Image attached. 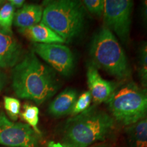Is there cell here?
Wrapping results in <instances>:
<instances>
[{
    "instance_id": "obj_1",
    "label": "cell",
    "mask_w": 147,
    "mask_h": 147,
    "mask_svg": "<svg viewBox=\"0 0 147 147\" xmlns=\"http://www.w3.org/2000/svg\"><path fill=\"white\" fill-rule=\"evenodd\" d=\"M60 84L55 70L27 53L12 70V87L18 97L32 100L38 105L52 97Z\"/></svg>"
},
{
    "instance_id": "obj_2",
    "label": "cell",
    "mask_w": 147,
    "mask_h": 147,
    "mask_svg": "<svg viewBox=\"0 0 147 147\" xmlns=\"http://www.w3.org/2000/svg\"><path fill=\"white\" fill-rule=\"evenodd\" d=\"M115 120L96 106L66 121L63 131V144L67 147H89L105 140L115 128Z\"/></svg>"
},
{
    "instance_id": "obj_3",
    "label": "cell",
    "mask_w": 147,
    "mask_h": 147,
    "mask_svg": "<svg viewBox=\"0 0 147 147\" xmlns=\"http://www.w3.org/2000/svg\"><path fill=\"white\" fill-rule=\"evenodd\" d=\"M91 64L119 80L129 78L131 68L125 51L113 32L105 25L92 38L89 47Z\"/></svg>"
},
{
    "instance_id": "obj_4",
    "label": "cell",
    "mask_w": 147,
    "mask_h": 147,
    "mask_svg": "<svg viewBox=\"0 0 147 147\" xmlns=\"http://www.w3.org/2000/svg\"><path fill=\"white\" fill-rule=\"evenodd\" d=\"M85 8L76 0H57L43 9L41 23L47 25L67 42L76 39L85 25Z\"/></svg>"
},
{
    "instance_id": "obj_5",
    "label": "cell",
    "mask_w": 147,
    "mask_h": 147,
    "mask_svg": "<svg viewBox=\"0 0 147 147\" xmlns=\"http://www.w3.org/2000/svg\"><path fill=\"white\" fill-rule=\"evenodd\" d=\"M106 103L113 119L123 125L147 117V89L134 82L118 86Z\"/></svg>"
},
{
    "instance_id": "obj_6",
    "label": "cell",
    "mask_w": 147,
    "mask_h": 147,
    "mask_svg": "<svg viewBox=\"0 0 147 147\" xmlns=\"http://www.w3.org/2000/svg\"><path fill=\"white\" fill-rule=\"evenodd\" d=\"M134 1L131 0H105L103 16L105 26L117 35L124 45L130 40V29Z\"/></svg>"
},
{
    "instance_id": "obj_7",
    "label": "cell",
    "mask_w": 147,
    "mask_h": 147,
    "mask_svg": "<svg viewBox=\"0 0 147 147\" xmlns=\"http://www.w3.org/2000/svg\"><path fill=\"white\" fill-rule=\"evenodd\" d=\"M39 136L27 123H14L0 112V144L8 147H39Z\"/></svg>"
},
{
    "instance_id": "obj_8",
    "label": "cell",
    "mask_w": 147,
    "mask_h": 147,
    "mask_svg": "<svg viewBox=\"0 0 147 147\" xmlns=\"http://www.w3.org/2000/svg\"><path fill=\"white\" fill-rule=\"evenodd\" d=\"M33 51L62 76L72 74L75 67V58L72 51L63 44H36Z\"/></svg>"
},
{
    "instance_id": "obj_9",
    "label": "cell",
    "mask_w": 147,
    "mask_h": 147,
    "mask_svg": "<svg viewBox=\"0 0 147 147\" xmlns=\"http://www.w3.org/2000/svg\"><path fill=\"white\" fill-rule=\"evenodd\" d=\"M87 80L89 91L96 105L107 102L119 86L115 82L103 78L91 63L88 64L87 67Z\"/></svg>"
},
{
    "instance_id": "obj_10",
    "label": "cell",
    "mask_w": 147,
    "mask_h": 147,
    "mask_svg": "<svg viewBox=\"0 0 147 147\" xmlns=\"http://www.w3.org/2000/svg\"><path fill=\"white\" fill-rule=\"evenodd\" d=\"M23 49L12 32L0 27V68L14 67L22 59Z\"/></svg>"
},
{
    "instance_id": "obj_11",
    "label": "cell",
    "mask_w": 147,
    "mask_h": 147,
    "mask_svg": "<svg viewBox=\"0 0 147 147\" xmlns=\"http://www.w3.org/2000/svg\"><path fill=\"white\" fill-rule=\"evenodd\" d=\"M23 36L36 44H64L66 42L54 31L40 22V23L27 28L18 29Z\"/></svg>"
},
{
    "instance_id": "obj_12",
    "label": "cell",
    "mask_w": 147,
    "mask_h": 147,
    "mask_svg": "<svg viewBox=\"0 0 147 147\" xmlns=\"http://www.w3.org/2000/svg\"><path fill=\"white\" fill-rule=\"evenodd\" d=\"M78 97V92L76 90L71 88L65 89L51 103L48 112L54 117L70 115Z\"/></svg>"
},
{
    "instance_id": "obj_13",
    "label": "cell",
    "mask_w": 147,
    "mask_h": 147,
    "mask_svg": "<svg viewBox=\"0 0 147 147\" xmlns=\"http://www.w3.org/2000/svg\"><path fill=\"white\" fill-rule=\"evenodd\" d=\"M42 14V5L34 3L25 4L15 13L13 23L18 29L34 26L41 22Z\"/></svg>"
},
{
    "instance_id": "obj_14",
    "label": "cell",
    "mask_w": 147,
    "mask_h": 147,
    "mask_svg": "<svg viewBox=\"0 0 147 147\" xmlns=\"http://www.w3.org/2000/svg\"><path fill=\"white\" fill-rule=\"evenodd\" d=\"M129 142L133 147H147V117L127 126Z\"/></svg>"
},
{
    "instance_id": "obj_15",
    "label": "cell",
    "mask_w": 147,
    "mask_h": 147,
    "mask_svg": "<svg viewBox=\"0 0 147 147\" xmlns=\"http://www.w3.org/2000/svg\"><path fill=\"white\" fill-rule=\"evenodd\" d=\"M23 109L24 111L20 114L21 117L36 131V134L40 136L41 131L38 127L39 123V108L29 104H25L23 105Z\"/></svg>"
},
{
    "instance_id": "obj_16",
    "label": "cell",
    "mask_w": 147,
    "mask_h": 147,
    "mask_svg": "<svg viewBox=\"0 0 147 147\" xmlns=\"http://www.w3.org/2000/svg\"><path fill=\"white\" fill-rule=\"evenodd\" d=\"M15 8L10 3H5L0 9V27L8 32H12Z\"/></svg>"
},
{
    "instance_id": "obj_17",
    "label": "cell",
    "mask_w": 147,
    "mask_h": 147,
    "mask_svg": "<svg viewBox=\"0 0 147 147\" xmlns=\"http://www.w3.org/2000/svg\"><path fill=\"white\" fill-rule=\"evenodd\" d=\"M3 106L9 117L13 121H16L20 115L21 103L18 99L11 97H3Z\"/></svg>"
},
{
    "instance_id": "obj_18",
    "label": "cell",
    "mask_w": 147,
    "mask_h": 147,
    "mask_svg": "<svg viewBox=\"0 0 147 147\" xmlns=\"http://www.w3.org/2000/svg\"><path fill=\"white\" fill-rule=\"evenodd\" d=\"M92 97L89 91H85L82 93L77 99L76 103L72 108L70 115L74 117L83 113L90 107Z\"/></svg>"
},
{
    "instance_id": "obj_19",
    "label": "cell",
    "mask_w": 147,
    "mask_h": 147,
    "mask_svg": "<svg viewBox=\"0 0 147 147\" xmlns=\"http://www.w3.org/2000/svg\"><path fill=\"white\" fill-rule=\"evenodd\" d=\"M84 7L90 13L101 17L104 10V0H84L82 1Z\"/></svg>"
},
{
    "instance_id": "obj_20",
    "label": "cell",
    "mask_w": 147,
    "mask_h": 147,
    "mask_svg": "<svg viewBox=\"0 0 147 147\" xmlns=\"http://www.w3.org/2000/svg\"><path fill=\"white\" fill-rule=\"evenodd\" d=\"M138 59L141 66L147 67V41L143 42L138 48Z\"/></svg>"
},
{
    "instance_id": "obj_21",
    "label": "cell",
    "mask_w": 147,
    "mask_h": 147,
    "mask_svg": "<svg viewBox=\"0 0 147 147\" xmlns=\"http://www.w3.org/2000/svg\"><path fill=\"white\" fill-rule=\"evenodd\" d=\"M138 74L142 87L147 89V67L140 66L138 69Z\"/></svg>"
},
{
    "instance_id": "obj_22",
    "label": "cell",
    "mask_w": 147,
    "mask_h": 147,
    "mask_svg": "<svg viewBox=\"0 0 147 147\" xmlns=\"http://www.w3.org/2000/svg\"><path fill=\"white\" fill-rule=\"evenodd\" d=\"M9 3H10L14 8H22L25 5V1L24 0H10Z\"/></svg>"
},
{
    "instance_id": "obj_23",
    "label": "cell",
    "mask_w": 147,
    "mask_h": 147,
    "mask_svg": "<svg viewBox=\"0 0 147 147\" xmlns=\"http://www.w3.org/2000/svg\"><path fill=\"white\" fill-rule=\"evenodd\" d=\"M142 16L144 23L147 25V1H144L142 3Z\"/></svg>"
},
{
    "instance_id": "obj_24",
    "label": "cell",
    "mask_w": 147,
    "mask_h": 147,
    "mask_svg": "<svg viewBox=\"0 0 147 147\" xmlns=\"http://www.w3.org/2000/svg\"><path fill=\"white\" fill-rule=\"evenodd\" d=\"M5 84V76L3 73L0 71V93H1Z\"/></svg>"
},
{
    "instance_id": "obj_25",
    "label": "cell",
    "mask_w": 147,
    "mask_h": 147,
    "mask_svg": "<svg viewBox=\"0 0 147 147\" xmlns=\"http://www.w3.org/2000/svg\"><path fill=\"white\" fill-rule=\"evenodd\" d=\"M48 147H67L63 144H61L59 142H55L53 141H51L48 143Z\"/></svg>"
},
{
    "instance_id": "obj_26",
    "label": "cell",
    "mask_w": 147,
    "mask_h": 147,
    "mask_svg": "<svg viewBox=\"0 0 147 147\" xmlns=\"http://www.w3.org/2000/svg\"><path fill=\"white\" fill-rule=\"evenodd\" d=\"M5 3V1L3 0H0V9H1V7L3 6V5Z\"/></svg>"
},
{
    "instance_id": "obj_27",
    "label": "cell",
    "mask_w": 147,
    "mask_h": 147,
    "mask_svg": "<svg viewBox=\"0 0 147 147\" xmlns=\"http://www.w3.org/2000/svg\"><path fill=\"white\" fill-rule=\"evenodd\" d=\"M92 147H107V146H104V145H98V146H92Z\"/></svg>"
}]
</instances>
